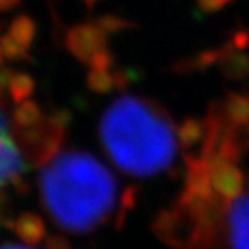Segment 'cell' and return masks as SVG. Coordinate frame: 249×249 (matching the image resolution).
Wrapping results in <instances>:
<instances>
[{
	"label": "cell",
	"instance_id": "cell-20",
	"mask_svg": "<svg viewBox=\"0 0 249 249\" xmlns=\"http://www.w3.org/2000/svg\"><path fill=\"white\" fill-rule=\"evenodd\" d=\"M19 0H0V12H8V10L17 8Z\"/></svg>",
	"mask_w": 249,
	"mask_h": 249
},
{
	"label": "cell",
	"instance_id": "cell-19",
	"mask_svg": "<svg viewBox=\"0 0 249 249\" xmlns=\"http://www.w3.org/2000/svg\"><path fill=\"white\" fill-rule=\"evenodd\" d=\"M44 249H71V245H70L67 238H63L60 235H53L46 238Z\"/></svg>",
	"mask_w": 249,
	"mask_h": 249
},
{
	"label": "cell",
	"instance_id": "cell-22",
	"mask_svg": "<svg viewBox=\"0 0 249 249\" xmlns=\"http://www.w3.org/2000/svg\"><path fill=\"white\" fill-rule=\"evenodd\" d=\"M0 249H28V248H23V246H18V245H10V243H7V245L0 246Z\"/></svg>",
	"mask_w": 249,
	"mask_h": 249
},
{
	"label": "cell",
	"instance_id": "cell-27",
	"mask_svg": "<svg viewBox=\"0 0 249 249\" xmlns=\"http://www.w3.org/2000/svg\"><path fill=\"white\" fill-rule=\"evenodd\" d=\"M248 124H249V122H248Z\"/></svg>",
	"mask_w": 249,
	"mask_h": 249
},
{
	"label": "cell",
	"instance_id": "cell-26",
	"mask_svg": "<svg viewBox=\"0 0 249 249\" xmlns=\"http://www.w3.org/2000/svg\"><path fill=\"white\" fill-rule=\"evenodd\" d=\"M2 91H3V89H2V88H0V99H2Z\"/></svg>",
	"mask_w": 249,
	"mask_h": 249
},
{
	"label": "cell",
	"instance_id": "cell-6",
	"mask_svg": "<svg viewBox=\"0 0 249 249\" xmlns=\"http://www.w3.org/2000/svg\"><path fill=\"white\" fill-rule=\"evenodd\" d=\"M228 238L233 249H249V193L233 199L227 213Z\"/></svg>",
	"mask_w": 249,
	"mask_h": 249
},
{
	"label": "cell",
	"instance_id": "cell-8",
	"mask_svg": "<svg viewBox=\"0 0 249 249\" xmlns=\"http://www.w3.org/2000/svg\"><path fill=\"white\" fill-rule=\"evenodd\" d=\"M13 231L24 245L37 246L46 241L47 230L42 217L34 212H24L13 222Z\"/></svg>",
	"mask_w": 249,
	"mask_h": 249
},
{
	"label": "cell",
	"instance_id": "cell-25",
	"mask_svg": "<svg viewBox=\"0 0 249 249\" xmlns=\"http://www.w3.org/2000/svg\"><path fill=\"white\" fill-rule=\"evenodd\" d=\"M5 185V180H3V178H2V175H0V188H2Z\"/></svg>",
	"mask_w": 249,
	"mask_h": 249
},
{
	"label": "cell",
	"instance_id": "cell-13",
	"mask_svg": "<svg viewBox=\"0 0 249 249\" xmlns=\"http://www.w3.org/2000/svg\"><path fill=\"white\" fill-rule=\"evenodd\" d=\"M7 89L13 102L19 104L33 96L34 91H36V83L28 73H13Z\"/></svg>",
	"mask_w": 249,
	"mask_h": 249
},
{
	"label": "cell",
	"instance_id": "cell-15",
	"mask_svg": "<svg viewBox=\"0 0 249 249\" xmlns=\"http://www.w3.org/2000/svg\"><path fill=\"white\" fill-rule=\"evenodd\" d=\"M94 23H96L107 36L108 34H118L122 31H126L129 28H134V24L129 23L128 19L115 17V15H104V17H99Z\"/></svg>",
	"mask_w": 249,
	"mask_h": 249
},
{
	"label": "cell",
	"instance_id": "cell-14",
	"mask_svg": "<svg viewBox=\"0 0 249 249\" xmlns=\"http://www.w3.org/2000/svg\"><path fill=\"white\" fill-rule=\"evenodd\" d=\"M86 83H88V88L96 94H108V92H112L113 89H117L112 70L91 68L86 74Z\"/></svg>",
	"mask_w": 249,
	"mask_h": 249
},
{
	"label": "cell",
	"instance_id": "cell-12",
	"mask_svg": "<svg viewBox=\"0 0 249 249\" xmlns=\"http://www.w3.org/2000/svg\"><path fill=\"white\" fill-rule=\"evenodd\" d=\"M44 118V113L41 107L31 99L19 102L18 107L13 112V122L15 126L18 128H31L34 124H37Z\"/></svg>",
	"mask_w": 249,
	"mask_h": 249
},
{
	"label": "cell",
	"instance_id": "cell-23",
	"mask_svg": "<svg viewBox=\"0 0 249 249\" xmlns=\"http://www.w3.org/2000/svg\"><path fill=\"white\" fill-rule=\"evenodd\" d=\"M83 2L86 3L88 7H94V3H96V2H99V0H83Z\"/></svg>",
	"mask_w": 249,
	"mask_h": 249
},
{
	"label": "cell",
	"instance_id": "cell-1",
	"mask_svg": "<svg viewBox=\"0 0 249 249\" xmlns=\"http://www.w3.org/2000/svg\"><path fill=\"white\" fill-rule=\"evenodd\" d=\"M42 202L60 228L88 233L106 223L117 206V180L83 151L57 154L41 173Z\"/></svg>",
	"mask_w": 249,
	"mask_h": 249
},
{
	"label": "cell",
	"instance_id": "cell-16",
	"mask_svg": "<svg viewBox=\"0 0 249 249\" xmlns=\"http://www.w3.org/2000/svg\"><path fill=\"white\" fill-rule=\"evenodd\" d=\"M0 49H2L5 58H8V60H24L28 57V49L18 44L10 34L0 37Z\"/></svg>",
	"mask_w": 249,
	"mask_h": 249
},
{
	"label": "cell",
	"instance_id": "cell-4",
	"mask_svg": "<svg viewBox=\"0 0 249 249\" xmlns=\"http://www.w3.org/2000/svg\"><path fill=\"white\" fill-rule=\"evenodd\" d=\"M65 42L73 57L89 65L99 52L107 49L108 36L96 23H84L70 29Z\"/></svg>",
	"mask_w": 249,
	"mask_h": 249
},
{
	"label": "cell",
	"instance_id": "cell-7",
	"mask_svg": "<svg viewBox=\"0 0 249 249\" xmlns=\"http://www.w3.org/2000/svg\"><path fill=\"white\" fill-rule=\"evenodd\" d=\"M218 70L225 78L240 81L249 76V55L238 51L233 42L220 47V58H218Z\"/></svg>",
	"mask_w": 249,
	"mask_h": 249
},
{
	"label": "cell",
	"instance_id": "cell-18",
	"mask_svg": "<svg viewBox=\"0 0 249 249\" xmlns=\"http://www.w3.org/2000/svg\"><path fill=\"white\" fill-rule=\"evenodd\" d=\"M231 2L233 0H196L197 8L204 13H217Z\"/></svg>",
	"mask_w": 249,
	"mask_h": 249
},
{
	"label": "cell",
	"instance_id": "cell-3",
	"mask_svg": "<svg viewBox=\"0 0 249 249\" xmlns=\"http://www.w3.org/2000/svg\"><path fill=\"white\" fill-rule=\"evenodd\" d=\"M15 142L26 160L34 167H44L57 156L65 139V120L62 113L46 117L31 128H13Z\"/></svg>",
	"mask_w": 249,
	"mask_h": 249
},
{
	"label": "cell",
	"instance_id": "cell-9",
	"mask_svg": "<svg viewBox=\"0 0 249 249\" xmlns=\"http://www.w3.org/2000/svg\"><path fill=\"white\" fill-rule=\"evenodd\" d=\"M223 112L233 124H246L249 122V97L243 94H228L223 102Z\"/></svg>",
	"mask_w": 249,
	"mask_h": 249
},
{
	"label": "cell",
	"instance_id": "cell-21",
	"mask_svg": "<svg viewBox=\"0 0 249 249\" xmlns=\"http://www.w3.org/2000/svg\"><path fill=\"white\" fill-rule=\"evenodd\" d=\"M8 131V124H7V120H5V117H3V113L0 112V138L5 136Z\"/></svg>",
	"mask_w": 249,
	"mask_h": 249
},
{
	"label": "cell",
	"instance_id": "cell-5",
	"mask_svg": "<svg viewBox=\"0 0 249 249\" xmlns=\"http://www.w3.org/2000/svg\"><path fill=\"white\" fill-rule=\"evenodd\" d=\"M211 185L213 193L223 201H233L243 194L245 177L235 162L225 159H212L211 162Z\"/></svg>",
	"mask_w": 249,
	"mask_h": 249
},
{
	"label": "cell",
	"instance_id": "cell-24",
	"mask_svg": "<svg viewBox=\"0 0 249 249\" xmlns=\"http://www.w3.org/2000/svg\"><path fill=\"white\" fill-rule=\"evenodd\" d=\"M3 58H5V55H3V52H2V49H0V68H2V63H3Z\"/></svg>",
	"mask_w": 249,
	"mask_h": 249
},
{
	"label": "cell",
	"instance_id": "cell-11",
	"mask_svg": "<svg viewBox=\"0 0 249 249\" xmlns=\"http://www.w3.org/2000/svg\"><path fill=\"white\" fill-rule=\"evenodd\" d=\"M204 134H206V124L197 118H186L178 128V142L183 149H193L201 139H204Z\"/></svg>",
	"mask_w": 249,
	"mask_h": 249
},
{
	"label": "cell",
	"instance_id": "cell-2",
	"mask_svg": "<svg viewBox=\"0 0 249 249\" xmlns=\"http://www.w3.org/2000/svg\"><path fill=\"white\" fill-rule=\"evenodd\" d=\"M101 139L117 167L133 177H152L175 160L178 139L173 120L160 104L124 96L101 120Z\"/></svg>",
	"mask_w": 249,
	"mask_h": 249
},
{
	"label": "cell",
	"instance_id": "cell-17",
	"mask_svg": "<svg viewBox=\"0 0 249 249\" xmlns=\"http://www.w3.org/2000/svg\"><path fill=\"white\" fill-rule=\"evenodd\" d=\"M89 67L97 68V70H113V67H115L113 53L108 51V49H104V51H101L92 58L91 63H89Z\"/></svg>",
	"mask_w": 249,
	"mask_h": 249
},
{
	"label": "cell",
	"instance_id": "cell-10",
	"mask_svg": "<svg viewBox=\"0 0 249 249\" xmlns=\"http://www.w3.org/2000/svg\"><path fill=\"white\" fill-rule=\"evenodd\" d=\"M8 34L23 47L29 49L34 42V37H36V23L26 15H19L10 24Z\"/></svg>",
	"mask_w": 249,
	"mask_h": 249
}]
</instances>
